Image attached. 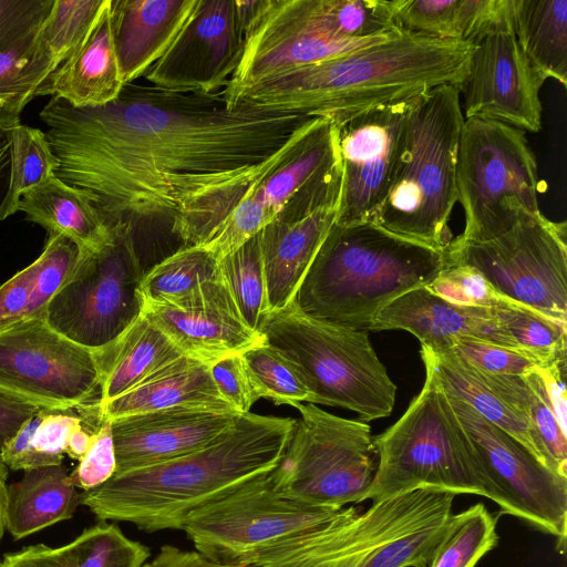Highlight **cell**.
<instances>
[{"label": "cell", "mask_w": 567, "mask_h": 567, "mask_svg": "<svg viewBox=\"0 0 567 567\" xmlns=\"http://www.w3.org/2000/svg\"><path fill=\"white\" fill-rule=\"evenodd\" d=\"M522 377L529 390L530 424L553 472L567 478V433L560 426L551 408L538 367Z\"/></svg>", "instance_id": "obj_46"}, {"label": "cell", "mask_w": 567, "mask_h": 567, "mask_svg": "<svg viewBox=\"0 0 567 567\" xmlns=\"http://www.w3.org/2000/svg\"><path fill=\"white\" fill-rule=\"evenodd\" d=\"M499 323L538 368L566 359L567 322L509 300L493 309Z\"/></svg>", "instance_id": "obj_38"}, {"label": "cell", "mask_w": 567, "mask_h": 567, "mask_svg": "<svg viewBox=\"0 0 567 567\" xmlns=\"http://www.w3.org/2000/svg\"><path fill=\"white\" fill-rule=\"evenodd\" d=\"M7 478H8V467L3 464L0 458V544L6 530V502H7Z\"/></svg>", "instance_id": "obj_58"}, {"label": "cell", "mask_w": 567, "mask_h": 567, "mask_svg": "<svg viewBox=\"0 0 567 567\" xmlns=\"http://www.w3.org/2000/svg\"><path fill=\"white\" fill-rule=\"evenodd\" d=\"M218 265L241 317L259 332L269 312L259 234L219 259Z\"/></svg>", "instance_id": "obj_42"}, {"label": "cell", "mask_w": 567, "mask_h": 567, "mask_svg": "<svg viewBox=\"0 0 567 567\" xmlns=\"http://www.w3.org/2000/svg\"><path fill=\"white\" fill-rule=\"evenodd\" d=\"M0 567H66L59 548L31 545L3 556Z\"/></svg>", "instance_id": "obj_55"}, {"label": "cell", "mask_w": 567, "mask_h": 567, "mask_svg": "<svg viewBox=\"0 0 567 567\" xmlns=\"http://www.w3.org/2000/svg\"><path fill=\"white\" fill-rule=\"evenodd\" d=\"M446 267V250L403 238L374 221L334 223L292 302L317 321L369 332L385 305L429 286Z\"/></svg>", "instance_id": "obj_4"}, {"label": "cell", "mask_w": 567, "mask_h": 567, "mask_svg": "<svg viewBox=\"0 0 567 567\" xmlns=\"http://www.w3.org/2000/svg\"><path fill=\"white\" fill-rule=\"evenodd\" d=\"M37 32L0 53V112L20 115L39 85L56 69L37 50Z\"/></svg>", "instance_id": "obj_43"}, {"label": "cell", "mask_w": 567, "mask_h": 567, "mask_svg": "<svg viewBox=\"0 0 567 567\" xmlns=\"http://www.w3.org/2000/svg\"><path fill=\"white\" fill-rule=\"evenodd\" d=\"M339 203L301 215L280 213L260 233L269 312L295 296L338 216ZM268 312V313H269Z\"/></svg>", "instance_id": "obj_22"}, {"label": "cell", "mask_w": 567, "mask_h": 567, "mask_svg": "<svg viewBox=\"0 0 567 567\" xmlns=\"http://www.w3.org/2000/svg\"><path fill=\"white\" fill-rule=\"evenodd\" d=\"M474 45L400 30L343 55L295 69L244 91L230 104L320 116L338 123L377 106L463 83Z\"/></svg>", "instance_id": "obj_2"}, {"label": "cell", "mask_w": 567, "mask_h": 567, "mask_svg": "<svg viewBox=\"0 0 567 567\" xmlns=\"http://www.w3.org/2000/svg\"><path fill=\"white\" fill-rule=\"evenodd\" d=\"M208 369L220 395L240 414L250 412L251 406L261 399L243 353L221 358L210 363Z\"/></svg>", "instance_id": "obj_50"}, {"label": "cell", "mask_w": 567, "mask_h": 567, "mask_svg": "<svg viewBox=\"0 0 567 567\" xmlns=\"http://www.w3.org/2000/svg\"><path fill=\"white\" fill-rule=\"evenodd\" d=\"M456 186L465 215L462 240L488 239L520 214L540 212L537 162L525 132L496 121L464 120Z\"/></svg>", "instance_id": "obj_8"}, {"label": "cell", "mask_w": 567, "mask_h": 567, "mask_svg": "<svg viewBox=\"0 0 567 567\" xmlns=\"http://www.w3.org/2000/svg\"><path fill=\"white\" fill-rule=\"evenodd\" d=\"M220 275L218 260L202 245L185 246L144 274L142 303L177 306Z\"/></svg>", "instance_id": "obj_34"}, {"label": "cell", "mask_w": 567, "mask_h": 567, "mask_svg": "<svg viewBox=\"0 0 567 567\" xmlns=\"http://www.w3.org/2000/svg\"><path fill=\"white\" fill-rule=\"evenodd\" d=\"M78 505L80 493L63 464L24 471L7 488L6 529L19 540L72 518Z\"/></svg>", "instance_id": "obj_29"}, {"label": "cell", "mask_w": 567, "mask_h": 567, "mask_svg": "<svg viewBox=\"0 0 567 567\" xmlns=\"http://www.w3.org/2000/svg\"><path fill=\"white\" fill-rule=\"evenodd\" d=\"M18 210L48 234L63 235L84 250L101 248L110 235L87 193L55 176L23 193Z\"/></svg>", "instance_id": "obj_31"}, {"label": "cell", "mask_w": 567, "mask_h": 567, "mask_svg": "<svg viewBox=\"0 0 567 567\" xmlns=\"http://www.w3.org/2000/svg\"><path fill=\"white\" fill-rule=\"evenodd\" d=\"M142 567H251L240 564L215 561L202 553L185 550L173 545H164L158 553Z\"/></svg>", "instance_id": "obj_53"}, {"label": "cell", "mask_w": 567, "mask_h": 567, "mask_svg": "<svg viewBox=\"0 0 567 567\" xmlns=\"http://www.w3.org/2000/svg\"><path fill=\"white\" fill-rule=\"evenodd\" d=\"M58 548L66 567H142L151 557L147 546L105 520Z\"/></svg>", "instance_id": "obj_40"}, {"label": "cell", "mask_w": 567, "mask_h": 567, "mask_svg": "<svg viewBox=\"0 0 567 567\" xmlns=\"http://www.w3.org/2000/svg\"><path fill=\"white\" fill-rule=\"evenodd\" d=\"M496 527L482 503L452 514L427 567H475L497 545Z\"/></svg>", "instance_id": "obj_39"}, {"label": "cell", "mask_w": 567, "mask_h": 567, "mask_svg": "<svg viewBox=\"0 0 567 567\" xmlns=\"http://www.w3.org/2000/svg\"><path fill=\"white\" fill-rule=\"evenodd\" d=\"M293 408L300 417L270 473L275 486L315 506L342 508L361 503L378 463L370 425L312 403H296Z\"/></svg>", "instance_id": "obj_9"}, {"label": "cell", "mask_w": 567, "mask_h": 567, "mask_svg": "<svg viewBox=\"0 0 567 567\" xmlns=\"http://www.w3.org/2000/svg\"><path fill=\"white\" fill-rule=\"evenodd\" d=\"M427 287L446 301L465 307L495 309L511 300L467 266H447Z\"/></svg>", "instance_id": "obj_47"}, {"label": "cell", "mask_w": 567, "mask_h": 567, "mask_svg": "<svg viewBox=\"0 0 567 567\" xmlns=\"http://www.w3.org/2000/svg\"><path fill=\"white\" fill-rule=\"evenodd\" d=\"M455 85L415 97L386 196L371 221L403 238L446 250L457 202L456 165L464 114Z\"/></svg>", "instance_id": "obj_5"}, {"label": "cell", "mask_w": 567, "mask_h": 567, "mask_svg": "<svg viewBox=\"0 0 567 567\" xmlns=\"http://www.w3.org/2000/svg\"><path fill=\"white\" fill-rule=\"evenodd\" d=\"M467 74L458 87L464 118L496 121L536 133L542 128L540 89L546 79L529 63L509 18L472 42Z\"/></svg>", "instance_id": "obj_18"}, {"label": "cell", "mask_w": 567, "mask_h": 567, "mask_svg": "<svg viewBox=\"0 0 567 567\" xmlns=\"http://www.w3.org/2000/svg\"><path fill=\"white\" fill-rule=\"evenodd\" d=\"M445 391L483 474L487 498L504 513L555 536L564 546L567 478L550 471L517 440Z\"/></svg>", "instance_id": "obj_14"}, {"label": "cell", "mask_w": 567, "mask_h": 567, "mask_svg": "<svg viewBox=\"0 0 567 567\" xmlns=\"http://www.w3.org/2000/svg\"><path fill=\"white\" fill-rule=\"evenodd\" d=\"M512 25L532 66L567 84V0H512Z\"/></svg>", "instance_id": "obj_33"}, {"label": "cell", "mask_w": 567, "mask_h": 567, "mask_svg": "<svg viewBox=\"0 0 567 567\" xmlns=\"http://www.w3.org/2000/svg\"><path fill=\"white\" fill-rule=\"evenodd\" d=\"M394 329L412 333L422 347L437 354L451 350L458 338L519 350L493 309L454 305L427 286L414 288L385 305L369 331Z\"/></svg>", "instance_id": "obj_21"}, {"label": "cell", "mask_w": 567, "mask_h": 567, "mask_svg": "<svg viewBox=\"0 0 567 567\" xmlns=\"http://www.w3.org/2000/svg\"><path fill=\"white\" fill-rule=\"evenodd\" d=\"M93 441V432L87 431L82 424L75 426L66 441L65 454L80 461L87 452Z\"/></svg>", "instance_id": "obj_57"}, {"label": "cell", "mask_w": 567, "mask_h": 567, "mask_svg": "<svg viewBox=\"0 0 567 567\" xmlns=\"http://www.w3.org/2000/svg\"><path fill=\"white\" fill-rule=\"evenodd\" d=\"M453 502L444 503L391 536L354 567H427L445 533Z\"/></svg>", "instance_id": "obj_37"}, {"label": "cell", "mask_w": 567, "mask_h": 567, "mask_svg": "<svg viewBox=\"0 0 567 567\" xmlns=\"http://www.w3.org/2000/svg\"><path fill=\"white\" fill-rule=\"evenodd\" d=\"M567 226L540 212L523 213L485 240L453 238L447 266L478 271L503 297L567 322Z\"/></svg>", "instance_id": "obj_11"}, {"label": "cell", "mask_w": 567, "mask_h": 567, "mask_svg": "<svg viewBox=\"0 0 567 567\" xmlns=\"http://www.w3.org/2000/svg\"><path fill=\"white\" fill-rule=\"evenodd\" d=\"M543 378L551 408L557 416L560 426L566 431V359L559 360L550 365L538 368Z\"/></svg>", "instance_id": "obj_54"}, {"label": "cell", "mask_w": 567, "mask_h": 567, "mask_svg": "<svg viewBox=\"0 0 567 567\" xmlns=\"http://www.w3.org/2000/svg\"><path fill=\"white\" fill-rule=\"evenodd\" d=\"M59 159L54 176L87 193L109 226L168 218L204 245L247 189L324 121L229 106L213 95L124 85L100 106L53 96L40 112Z\"/></svg>", "instance_id": "obj_1"}, {"label": "cell", "mask_w": 567, "mask_h": 567, "mask_svg": "<svg viewBox=\"0 0 567 567\" xmlns=\"http://www.w3.org/2000/svg\"><path fill=\"white\" fill-rule=\"evenodd\" d=\"M95 353L100 399L110 401L182 357L173 341L143 313L115 340Z\"/></svg>", "instance_id": "obj_27"}, {"label": "cell", "mask_w": 567, "mask_h": 567, "mask_svg": "<svg viewBox=\"0 0 567 567\" xmlns=\"http://www.w3.org/2000/svg\"><path fill=\"white\" fill-rule=\"evenodd\" d=\"M414 100L377 105L336 123L342 166L337 224L372 220L392 182Z\"/></svg>", "instance_id": "obj_17"}, {"label": "cell", "mask_w": 567, "mask_h": 567, "mask_svg": "<svg viewBox=\"0 0 567 567\" xmlns=\"http://www.w3.org/2000/svg\"><path fill=\"white\" fill-rule=\"evenodd\" d=\"M271 472L250 478L193 511L182 529L195 549L225 564L247 565L261 549L322 526L343 511L310 505L279 491Z\"/></svg>", "instance_id": "obj_12"}, {"label": "cell", "mask_w": 567, "mask_h": 567, "mask_svg": "<svg viewBox=\"0 0 567 567\" xmlns=\"http://www.w3.org/2000/svg\"><path fill=\"white\" fill-rule=\"evenodd\" d=\"M259 332L297 364L311 392L310 403L354 411L361 421L391 414L396 385L368 331L317 321L291 302L267 313Z\"/></svg>", "instance_id": "obj_7"}, {"label": "cell", "mask_w": 567, "mask_h": 567, "mask_svg": "<svg viewBox=\"0 0 567 567\" xmlns=\"http://www.w3.org/2000/svg\"><path fill=\"white\" fill-rule=\"evenodd\" d=\"M110 4L111 0L85 41L39 85L34 97L53 95L74 107H92L120 95L124 84L114 50Z\"/></svg>", "instance_id": "obj_26"}, {"label": "cell", "mask_w": 567, "mask_h": 567, "mask_svg": "<svg viewBox=\"0 0 567 567\" xmlns=\"http://www.w3.org/2000/svg\"><path fill=\"white\" fill-rule=\"evenodd\" d=\"M42 409L0 395V452L21 426Z\"/></svg>", "instance_id": "obj_56"}, {"label": "cell", "mask_w": 567, "mask_h": 567, "mask_svg": "<svg viewBox=\"0 0 567 567\" xmlns=\"http://www.w3.org/2000/svg\"><path fill=\"white\" fill-rule=\"evenodd\" d=\"M176 406L239 413L218 392L208 365L186 355L167 363L110 401L79 409L85 416L100 422Z\"/></svg>", "instance_id": "obj_24"}, {"label": "cell", "mask_w": 567, "mask_h": 567, "mask_svg": "<svg viewBox=\"0 0 567 567\" xmlns=\"http://www.w3.org/2000/svg\"><path fill=\"white\" fill-rule=\"evenodd\" d=\"M19 115L0 112V221L18 212L13 189V134Z\"/></svg>", "instance_id": "obj_52"}, {"label": "cell", "mask_w": 567, "mask_h": 567, "mask_svg": "<svg viewBox=\"0 0 567 567\" xmlns=\"http://www.w3.org/2000/svg\"><path fill=\"white\" fill-rule=\"evenodd\" d=\"M310 19L324 33L369 40L400 30L389 0H305Z\"/></svg>", "instance_id": "obj_36"}, {"label": "cell", "mask_w": 567, "mask_h": 567, "mask_svg": "<svg viewBox=\"0 0 567 567\" xmlns=\"http://www.w3.org/2000/svg\"><path fill=\"white\" fill-rule=\"evenodd\" d=\"M431 353L440 381L447 391L467 403L482 417L517 440L542 464L553 471L526 415L505 401L483 380L477 369L461 357L451 351L439 354L431 351Z\"/></svg>", "instance_id": "obj_32"}, {"label": "cell", "mask_w": 567, "mask_h": 567, "mask_svg": "<svg viewBox=\"0 0 567 567\" xmlns=\"http://www.w3.org/2000/svg\"><path fill=\"white\" fill-rule=\"evenodd\" d=\"M82 250L63 235L48 234L40 256L0 286V328L44 312Z\"/></svg>", "instance_id": "obj_30"}, {"label": "cell", "mask_w": 567, "mask_h": 567, "mask_svg": "<svg viewBox=\"0 0 567 567\" xmlns=\"http://www.w3.org/2000/svg\"><path fill=\"white\" fill-rule=\"evenodd\" d=\"M198 0H111L114 50L124 85L145 75L178 35Z\"/></svg>", "instance_id": "obj_23"}, {"label": "cell", "mask_w": 567, "mask_h": 567, "mask_svg": "<svg viewBox=\"0 0 567 567\" xmlns=\"http://www.w3.org/2000/svg\"><path fill=\"white\" fill-rule=\"evenodd\" d=\"M106 243L82 250L69 279L47 307L49 324L71 341L97 351L142 313L144 272L131 224L109 225Z\"/></svg>", "instance_id": "obj_10"}, {"label": "cell", "mask_w": 567, "mask_h": 567, "mask_svg": "<svg viewBox=\"0 0 567 567\" xmlns=\"http://www.w3.org/2000/svg\"><path fill=\"white\" fill-rule=\"evenodd\" d=\"M109 0H54L35 35V48L59 68L93 30Z\"/></svg>", "instance_id": "obj_41"}, {"label": "cell", "mask_w": 567, "mask_h": 567, "mask_svg": "<svg viewBox=\"0 0 567 567\" xmlns=\"http://www.w3.org/2000/svg\"><path fill=\"white\" fill-rule=\"evenodd\" d=\"M54 0H0V53L38 31Z\"/></svg>", "instance_id": "obj_51"}, {"label": "cell", "mask_w": 567, "mask_h": 567, "mask_svg": "<svg viewBox=\"0 0 567 567\" xmlns=\"http://www.w3.org/2000/svg\"><path fill=\"white\" fill-rule=\"evenodd\" d=\"M296 425V419L241 414L203 447L156 465L114 474L80 493V504L99 520L127 522L154 533L182 529L196 508L244 482L272 472Z\"/></svg>", "instance_id": "obj_3"}, {"label": "cell", "mask_w": 567, "mask_h": 567, "mask_svg": "<svg viewBox=\"0 0 567 567\" xmlns=\"http://www.w3.org/2000/svg\"><path fill=\"white\" fill-rule=\"evenodd\" d=\"M116 472V457L110 421H100L93 431V441L70 473L75 487L83 491L95 488L109 481Z\"/></svg>", "instance_id": "obj_49"}, {"label": "cell", "mask_w": 567, "mask_h": 567, "mask_svg": "<svg viewBox=\"0 0 567 567\" xmlns=\"http://www.w3.org/2000/svg\"><path fill=\"white\" fill-rule=\"evenodd\" d=\"M342 166L337 125L326 118L266 176L247 189L272 223L299 194L327 187H341Z\"/></svg>", "instance_id": "obj_25"}, {"label": "cell", "mask_w": 567, "mask_h": 567, "mask_svg": "<svg viewBox=\"0 0 567 567\" xmlns=\"http://www.w3.org/2000/svg\"><path fill=\"white\" fill-rule=\"evenodd\" d=\"M257 0H198L165 53L145 76L175 93L213 95L226 87L244 50L245 32Z\"/></svg>", "instance_id": "obj_16"}, {"label": "cell", "mask_w": 567, "mask_h": 567, "mask_svg": "<svg viewBox=\"0 0 567 567\" xmlns=\"http://www.w3.org/2000/svg\"><path fill=\"white\" fill-rule=\"evenodd\" d=\"M425 381L403 415L373 437L377 470L361 502L432 488L487 497V487L436 372L421 346Z\"/></svg>", "instance_id": "obj_6"}, {"label": "cell", "mask_w": 567, "mask_h": 567, "mask_svg": "<svg viewBox=\"0 0 567 567\" xmlns=\"http://www.w3.org/2000/svg\"><path fill=\"white\" fill-rule=\"evenodd\" d=\"M70 411L37 412L4 444L0 452L3 464L13 471L62 464L68 437L83 422Z\"/></svg>", "instance_id": "obj_35"}, {"label": "cell", "mask_w": 567, "mask_h": 567, "mask_svg": "<svg viewBox=\"0 0 567 567\" xmlns=\"http://www.w3.org/2000/svg\"><path fill=\"white\" fill-rule=\"evenodd\" d=\"M455 494L421 488L374 502L361 512L344 507L331 522L270 545L247 563L251 567H354L378 545Z\"/></svg>", "instance_id": "obj_15"}, {"label": "cell", "mask_w": 567, "mask_h": 567, "mask_svg": "<svg viewBox=\"0 0 567 567\" xmlns=\"http://www.w3.org/2000/svg\"><path fill=\"white\" fill-rule=\"evenodd\" d=\"M244 360L260 395L276 405H291L311 400L308 384L285 353L264 341L243 352Z\"/></svg>", "instance_id": "obj_44"}, {"label": "cell", "mask_w": 567, "mask_h": 567, "mask_svg": "<svg viewBox=\"0 0 567 567\" xmlns=\"http://www.w3.org/2000/svg\"><path fill=\"white\" fill-rule=\"evenodd\" d=\"M473 367L489 373L522 377L537 364L524 352L473 338H458L451 350Z\"/></svg>", "instance_id": "obj_48"}, {"label": "cell", "mask_w": 567, "mask_h": 567, "mask_svg": "<svg viewBox=\"0 0 567 567\" xmlns=\"http://www.w3.org/2000/svg\"><path fill=\"white\" fill-rule=\"evenodd\" d=\"M400 30L474 42L512 14V0H389Z\"/></svg>", "instance_id": "obj_28"}, {"label": "cell", "mask_w": 567, "mask_h": 567, "mask_svg": "<svg viewBox=\"0 0 567 567\" xmlns=\"http://www.w3.org/2000/svg\"><path fill=\"white\" fill-rule=\"evenodd\" d=\"M45 133L19 124L13 134V189L16 197L53 177L59 168Z\"/></svg>", "instance_id": "obj_45"}, {"label": "cell", "mask_w": 567, "mask_h": 567, "mask_svg": "<svg viewBox=\"0 0 567 567\" xmlns=\"http://www.w3.org/2000/svg\"><path fill=\"white\" fill-rule=\"evenodd\" d=\"M240 415L199 406H176L112 420L115 474L194 452L231 426Z\"/></svg>", "instance_id": "obj_20"}, {"label": "cell", "mask_w": 567, "mask_h": 567, "mask_svg": "<svg viewBox=\"0 0 567 567\" xmlns=\"http://www.w3.org/2000/svg\"><path fill=\"white\" fill-rule=\"evenodd\" d=\"M142 313L183 355L207 365L266 341L241 317L221 274L177 306L142 303Z\"/></svg>", "instance_id": "obj_19"}, {"label": "cell", "mask_w": 567, "mask_h": 567, "mask_svg": "<svg viewBox=\"0 0 567 567\" xmlns=\"http://www.w3.org/2000/svg\"><path fill=\"white\" fill-rule=\"evenodd\" d=\"M0 395L70 411L100 399L95 353L48 322L47 310L0 328Z\"/></svg>", "instance_id": "obj_13"}]
</instances>
